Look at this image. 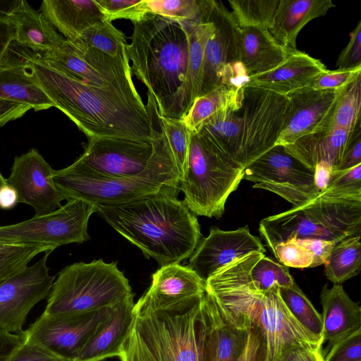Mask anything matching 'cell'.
Wrapping results in <instances>:
<instances>
[{"instance_id":"46","label":"cell","mask_w":361,"mask_h":361,"mask_svg":"<svg viewBox=\"0 0 361 361\" xmlns=\"http://www.w3.org/2000/svg\"><path fill=\"white\" fill-rule=\"evenodd\" d=\"M106 19L112 22L116 19H128L133 23L145 15L139 0H94Z\"/></svg>"},{"instance_id":"29","label":"cell","mask_w":361,"mask_h":361,"mask_svg":"<svg viewBox=\"0 0 361 361\" xmlns=\"http://www.w3.org/2000/svg\"><path fill=\"white\" fill-rule=\"evenodd\" d=\"M294 50L279 43L268 30L240 28V61L250 78L277 68Z\"/></svg>"},{"instance_id":"43","label":"cell","mask_w":361,"mask_h":361,"mask_svg":"<svg viewBox=\"0 0 361 361\" xmlns=\"http://www.w3.org/2000/svg\"><path fill=\"white\" fill-rule=\"evenodd\" d=\"M54 250L43 245H10L0 250V283L27 267L38 254Z\"/></svg>"},{"instance_id":"49","label":"cell","mask_w":361,"mask_h":361,"mask_svg":"<svg viewBox=\"0 0 361 361\" xmlns=\"http://www.w3.org/2000/svg\"><path fill=\"white\" fill-rule=\"evenodd\" d=\"M350 40L338 55L336 67L339 69L361 66V21L349 34Z\"/></svg>"},{"instance_id":"35","label":"cell","mask_w":361,"mask_h":361,"mask_svg":"<svg viewBox=\"0 0 361 361\" xmlns=\"http://www.w3.org/2000/svg\"><path fill=\"white\" fill-rule=\"evenodd\" d=\"M361 268L360 235L345 238L331 250L324 272L334 284H341L355 276Z\"/></svg>"},{"instance_id":"33","label":"cell","mask_w":361,"mask_h":361,"mask_svg":"<svg viewBox=\"0 0 361 361\" xmlns=\"http://www.w3.org/2000/svg\"><path fill=\"white\" fill-rule=\"evenodd\" d=\"M240 109L230 108L217 114L196 133L238 165L242 129Z\"/></svg>"},{"instance_id":"9","label":"cell","mask_w":361,"mask_h":361,"mask_svg":"<svg viewBox=\"0 0 361 361\" xmlns=\"http://www.w3.org/2000/svg\"><path fill=\"white\" fill-rule=\"evenodd\" d=\"M243 179V169L197 134H191L179 189L195 215L220 218L228 196Z\"/></svg>"},{"instance_id":"21","label":"cell","mask_w":361,"mask_h":361,"mask_svg":"<svg viewBox=\"0 0 361 361\" xmlns=\"http://www.w3.org/2000/svg\"><path fill=\"white\" fill-rule=\"evenodd\" d=\"M186 24L190 47L184 80L173 95L157 104L159 116L177 120L184 118L199 94L204 49L214 30L209 17L208 0H202L198 18Z\"/></svg>"},{"instance_id":"54","label":"cell","mask_w":361,"mask_h":361,"mask_svg":"<svg viewBox=\"0 0 361 361\" xmlns=\"http://www.w3.org/2000/svg\"><path fill=\"white\" fill-rule=\"evenodd\" d=\"M21 333L15 334L0 330V361H10L13 353L22 342Z\"/></svg>"},{"instance_id":"53","label":"cell","mask_w":361,"mask_h":361,"mask_svg":"<svg viewBox=\"0 0 361 361\" xmlns=\"http://www.w3.org/2000/svg\"><path fill=\"white\" fill-rule=\"evenodd\" d=\"M30 109L27 104L0 99V126L19 118Z\"/></svg>"},{"instance_id":"24","label":"cell","mask_w":361,"mask_h":361,"mask_svg":"<svg viewBox=\"0 0 361 361\" xmlns=\"http://www.w3.org/2000/svg\"><path fill=\"white\" fill-rule=\"evenodd\" d=\"M322 305V336L327 346L324 354L334 345L361 330V307L353 301L341 284L331 288L324 285L320 293Z\"/></svg>"},{"instance_id":"6","label":"cell","mask_w":361,"mask_h":361,"mask_svg":"<svg viewBox=\"0 0 361 361\" xmlns=\"http://www.w3.org/2000/svg\"><path fill=\"white\" fill-rule=\"evenodd\" d=\"M153 153L139 174L125 178H106L74 172L66 168L54 171L53 179L65 200L81 199L97 205L126 203L179 183L173 157L161 131L152 141Z\"/></svg>"},{"instance_id":"18","label":"cell","mask_w":361,"mask_h":361,"mask_svg":"<svg viewBox=\"0 0 361 361\" xmlns=\"http://www.w3.org/2000/svg\"><path fill=\"white\" fill-rule=\"evenodd\" d=\"M343 90H319L310 85L286 94L287 117L276 145L286 146L303 136L330 130Z\"/></svg>"},{"instance_id":"4","label":"cell","mask_w":361,"mask_h":361,"mask_svg":"<svg viewBox=\"0 0 361 361\" xmlns=\"http://www.w3.org/2000/svg\"><path fill=\"white\" fill-rule=\"evenodd\" d=\"M202 297L171 310L135 303L120 361H202Z\"/></svg>"},{"instance_id":"16","label":"cell","mask_w":361,"mask_h":361,"mask_svg":"<svg viewBox=\"0 0 361 361\" xmlns=\"http://www.w3.org/2000/svg\"><path fill=\"white\" fill-rule=\"evenodd\" d=\"M88 140L82 154L67 170L99 177H130L147 167L153 153L152 142L116 137Z\"/></svg>"},{"instance_id":"50","label":"cell","mask_w":361,"mask_h":361,"mask_svg":"<svg viewBox=\"0 0 361 361\" xmlns=\"http://www.w3.org/2000/svg\"><path fill=\"white\" fill-rule=\"evenodd\" d=\"M295 242L310 250L313 255V261L310 268L325 264L331 255V250L337 243L334 240L319 238H292Z\"/></svg>"},{"instance_id":"58","label":"cell","mask_w":361,"mask_h":361,"mask_svg":"<svg viewBox=\"0 0 361 361\" xmlns=\"http://www.w3.org/2000/svg\"><path fill=\"white\" fill-rule=\"evenodd\" d=\"M286 361H324L322 350L305 349L296 351Z\"/></svg>"},{"instance_id":"10","label":"cell","mask_w":361,"mask_h":361,"mask_svg":"<svg viewBox=\"0 0 361 361\" xmlns=\"http://www.w3.org/2000/svg\"><path fill=\"white\" fill-rule=\"evenodd\" d=\"M35 56L70 78L91 87L140 99L132 80L126 51L112 57L64 38L55 49Z\"/></svg>"},{"instance_id":"8","label":"cell","mask_w":361,"mask_h":361,"mask_svg":"<svg viewBox=\"0 0 361 361\" xmlns=\"http://www.w3.org/2000/svg\"><path fill=\"white\" fill-rule=\"evenodd\" d=\"M133 293L128 279L116 262L102 259L64 267L54 281L46 315L81 314L113 307Z\"/></svg>"},{"instance_id":"60","label":"cell","mask_w":361,"mask_h":361,"mask_svg":"<svg viewBox=\"0 0 361 361\" xmlns=\"http://www.w3.org/2000/svg\"><path fill=\"white\" fill-rule=\"evenodd\" d=\"M6 184V179L1 175L0 172V188Z\"/></svg>"},{"instance_id":"34","label":"cell","mask_w":361,"mask_h":361,"mask_svg":"<svg viewBox=\"0 0 361 361\" xmlns=\"http://www.w3.org/2000/svg\"><path fill=\"white\" fill-rule=\"evenodd\" d=\"M243 90L220 85L211 92L197 97L182 121L191 134L197 133L217 114L230 108L240 109Z\"/></svg>"},{"instance_id":"13","label":"cell","mask_w":361,"mask_h":361,"mask_svg":"<svg viewBox=\"0 0 361 361\" xmlns=\"http://www.w3.org/2000/svg\"><path fill=\"white\" fill-rule=\"evenodd\" d=\"M288 110L286 95L256 87H244L238 158V164L243 170L276 145Z\"/></svg>"},{"instance_id":"14","label":"cell","mask_w":361,"mask_h":361,"mask_svg":"<svg viewBox=\"0 0 361 361\" xmlns=\"http://www.w3.org/2000/svg\"><path fill=\"white\" fill-rule=\"evenodd\" d=\"M243 179L254 188L272 192L294 207L308 202L320 194L314 183V171L275 145L243 170Z\"/></svg>"},{"instance_id":"19","label":"cell","mask_w":361,"mask_h":361,"mask_svg":"<svg viewBox=\"0 0 361 361\" xmlns=\"http://www.w3.org/2000/svg\"><path fill=\"white\" fill-rule=\"evenodd\" d=\"M54 171L36 149L14 159L6 183L17 192L18 202L31 206L35 216L51 213L65 200L54 183Z\"/></svg>"},{"instance_id":"31","label":"cell","mask_w":361,"mask_h":361,"mask_svg":"<svg viewBox=\"0 0 361 361\" xmlns=\"http://www.w3.org/2000/svg\"><path fill=\"white\" fill-rule=\"evenodd\" d=\"M334 6L331 0H279L269 31L282 45L296 49V39L303 27Z\"/></svg>"},{"instance_id":"30","label":"cell","mask_w":361,"mask_h":361,"mask_svg":"<svg viewBox=\"0 0 361 361\" xmlns=\"http://www.w3.org/2000/svg\"><path fill=\"white\" fill-rule=\"evenodd\" d=\"M41 11L68 41L89 27L107 20L94 0H44Z\"/></svg>"},{"instance_id":"56","label":"cell","mask_w":361,"mask_h":361,"mask_svg":"<svg viewBox=\"0 0 361 361\" xmlns=\"http://www.w3.org/2000/svg\"><path fill=\"white\" fill-rule=\"evenodd\" d=\"M16 30L10 20L0 19V61L8 52L11 42L15 39Z\"/></svg>"},{"instance_id":"59","label":"cell","mask_w":361,"mask_h":361,"mask_svg":"<svg viewBox=\"0 0 361 361\" xmlns=\"http://www.w3.org/2000/svg\"><path fill=\"white\" fill-rule=\"evenodd\" d=\"M20 0L0 1V19L9 20L12 13L20 4Z\"/></svg>"},{"instance_id":"17","label":"cell","mask_w":361,"mask_h":361,"mask_svg":"<svg viewBox=\"0 0 361 361\" xmlns=\"http://www.w3.org/2000/svg\"><path fill=\"white\" fill-rule=\"evenodd\" d=\"M52 252L0 283V330L20 334L29 312L47 298L56 278L47 267Z\"/></svg>"},{"instance_id":"25","label":"cell","mask_w":361,"mask_h":361,"mask_svg":"<svg viewBox=\"0 0 361 361\" xmlns=\"http://www.w3.org/2000/svg\"><path fill=\"white\" fill-rule=\"evenodd\" d=\"M134 294L126 296L112 308L108 319L89 339L74 361H102L118 357L133 324Z\"/></svg>"},{"instance_id":"40","label":"cell","mask_w":361,"mask_h":361,"mask_svg":"<svg viewBox=\"0 0 361 361\" xmlns=\"http://www.w3.org/2000/svg\"><path fill=\"white\" fill-rule=\"evenodd\" d=\"M156 115L162 133L175 162L179 181L183 176L189 152L191 133L182 120Z\"/></svg>"},{"instance_id":"41","label":"cell","mask_w":361,"mask_h":361,"mask_svg":"<svg viewBox=\"0 0 361 361\" xmlns=\"http://www.w3.org/2000/svg\"><path fill=\"white\" fill-rule=\"evenodd\" d=\"M361 75L341 92L335 109L333 127L354 131L360 126Z\"/></svg>"},{"instance_id":"62","label":"cell","mask_w":361,"mask_h":361,"mask_svg":"<svg viewBox=\"0 0 361 361\" xmlns=\"http://www.w3.org/2000/svg\"><path fill=\"white\" fill-rule=\"evenodd\" d=\"M357 361H361V360H357Z\"/></svg>"},{"instance_id":"22","label":"cell","mask_w":361,"mask_h":361,"mask_svg":"<svg viewBox=\"0 0 361 361\" xmlns=\"http://www.w3.org/2000/svg\"><path fill=\"white\" fill-rule=\"evenodd\" d=\"M252 252H266L261 240L251 234L248 226L233 231L210 228L191 255L187 265L204 281L238 258Z\"/></svg>"},{"instance_id":"61","label":"cell","mask_w":361,"mask_h":361,"mask_svg":"<svg viewBox=\"0 0 361 361\" xmlns=\"http://www.w3.org/2000/svg\"><path fill=\"white\" fill-rule=\"evenodd\" d=\"M8 245H10L4 244V243H2L0 242V250L3 249Z\"/></svg>"},{"instance_id":"36","label":"cell","mask_w":361,"mask_h":361,"mask_svg":"<svg viewBox=\"0 0 361 361\" xmlns=\"http://www.w3.org/2000/svg\"><path fill=\"white\" fill-rule=\"evenodd\" d=\"M280 295L293 317L322 344V315L295 282L288 287L279 288Z\"/></svg>"},{"instance_id":"39","label":"cell","mask_w":361,"mask_h":361,"mask_svg":"<svg viewBox=\"0 0 361 361\" xmlns=\"http://www.w3.org/2000/svg\"><path fill=\"white\" fill-rule=\"evenodd\" d=\"M71 42L94 48L112 57L123 53L128 44L124 33L109 20L89 27L78 39Z\"/></svg>"},{"instance_id":"20","label":"cell","mask_w":361,"mask_h":361,"mask_svg":"<svg viewBox=\"0 0 361 361\" xmlns=\"http://www.w3.org/2000/svg\"><path fill=\"white\" fill-rule=\"evenodd\" d=\"M208 10L214 30L205 47L197 97L219 87L226 66L240 61V28L231 12L222 2L214 0H208Z\"/></svg>"},{"instance_id":"51","label":"cell","mask_w":361,"mask_h":361,"mask_svg":"<svg viewBox=\"0 0 361 361\" xmlns=\"http://www.w3.org/2000/svg\"><path fill=\"white\" fill-rule=\"evenodd\" d=\"M22 334V333H21ZM23 337V335H22ZM10 361H65L42 350L35 344L23 340Z\"/></svg>"},{"instance_id":"37","label":"cell","mask_w":361,"mask_h":361,"mask_svg":"<svg viewBox=\"0 0 361 361\" xmlns=\"http://www.w3.org/2000/svg\"><path fill=\"white\" fill-rule=\"evenodd\" d=\"M279 0H231V13L240 28L269 30Z\"/></svg>"},{"instance_id":"48","label":"cell","mask_w":361,"mask_h":361,"mask_svg":"<svg viewBox=\"0 0 361 361\" xmlns=\"http://www.w3.org/2000/svg\"><path fill=\"white\" fill-rule=\"evenodd\" d=\"M324 361L361 360V330L334 345L323 354Z\"/></svg>"},{"instance_id":"52","label":"cell","mask_w":361,"mask_h":361,"mask_svg":"<svg viewBox=\"0 0 361 361\" xmlns=\"http://www.w3.org/2000/svg\"><path fill=\"white\" fill-rule=\"evenodd\" d=\"M359 164H361L360 130L357 132L352 143L345 153L339 166L334 172L346 171Z\"/></svg>"},{"instance_id":"57","label":"cell","mask_w":361,"mask_h":361,"mask_svg":"<svg viewBox=\"0 0 361 361\" xmlns=\"http://www.w3.org/2000/svg\"><path fill=\"white\" fill-rule=\"evenodd\" d=\"M18 203L16 190L7 183L0 188V208L11 209Z\"/></svg>"},{"instance_id":"11","label":"cell","mask_w":361,"mask_h":361,"mask_svg":"<svg viewBox=\"0 0 361 361\" xmlns=\"http://www.w3.org/2000/svg\"><path fill=\"white\" fill-rule=\"evenodd\" d=\"M200 310L202 361H268L267 339L257 325L228 317L207 291Z\"/></svg>"},{"instance_id":"23","label":"cell","mask_w":361,"mask_h":361,"mask_svg":"<svg viewBox=\"0 0 361 361\" xmlns=\"http://www.w3.org/2000/svg\"><path fill=\"white\" fill-rule=\"evenodd\" d=\"M206 293V282L188 266L171 264L152 274L150 287L136 302L154 310L180 307Z\"/></svg>"},{"instance_id":"15","label":"cell","mask_w":361,"mask_h":361,"mask_svg":"<svg viewBox=\"0 0 361 361\" xmlns=\"http://www.w3.org/2000/svg\"><path fill=\"white\" fill-rule=\"evenodd\" d=\"M113 307L73 314H42L22 331L25 340L65 361H74Z\"/></svg>"},{"instance_id":"32","label":"cell","mask_w":361,"mask_h":361,"mask_svg":"<svg viewBox=\"0 0 361 361\" xmlns=\"http://www.w3.org/2000/svg\"><path fill=\"white\" fill-rule=\"evenodd\" d=\"M9 20L16 30L15 41L38 53L56 48L64 37L41 12L20 0Z\"/></svg>"},{"instance_id":"1","label":"cell","mask_w":361,"mask_h":361,"mask_svg":"<svg viewBox=\"0 0 361 361\" xmlns=\"http://www.w3.org/2000/svg\"><path fill=\"white\" fill-rule=\"evenodd\" d=\"M23 59L53 102L88 137H116L152 142L157 130L147 102L78 82L35 54Z\"/></svg>"},{"instance_id":"38","label":"cell","mask_w":361,"mask_h":361,"mask_svg":"<svg viewBox=\"0 0 361 361\" xmlns=\"http://www.w3.org/2000/svg\"><path fill=\"white\" fill-rule=\"evenodd\" d=\"M249 276L254 287L261 291L268 290L275 285L288 287L295 282L288 267L260 252H252Z\"/></svg>"},{"instance_id":"55","label":"cell","mask_w":361,"mask_h":361,"mask_svg":"<svg viewBox=\"0 0 361 361\" xmlns=\"http://www.w3.org/2000/svg\"><path fill=\"white\" fill-rule=\"evenodd\" d=\"M334 176L332 166L326 161L317 163L314 169V183L317 190L321 194L328 187Z\"/></svg>"},{"instance_id":"12","label":"cell","mask_w":361,"mask_h":361,"mask_svg":"<svg viewBox=\"0 0 361 361\" xmlns=\"http://www.w3.org/2000/svg\"><path fill=\"white\" fill-rule=\"evenodd\" d=\"M97 205L69 199L56 211L14 224L0 226V242L7 245H43L53 249L90 239L88 221Z\"/></svg>"},{"instance_id":"28","label":"cell","mask_w":361,"mask_h":361,"mask_svg":"<svg viewBox=\"0 0 361 361\" xmlns=\"http://www.w3.org/2000/svg\"><path fill=\"white\" fill-rule=\"evenodd\" d=\"M0 99L27 104L35 111L54 107L24 59L8 54L0 61Z\"/></svg>"},{"instance_id":"7","label":"cell","mask_w":361,"mask_h":361,"mask_svg":"<svg viewBox=\"0 0 361 361\" xmlns=\"http://www.w3.org/2000/svg\"><path fill=\"white\" fill-rule=\"evenodd\" d=\"M271 250L292 238L341 240L361 234V202L326 199L319 195L303 204L265 217L259 226Z\"/></svg>"},{"instance_id":"27","label":"cell","mask_w":361,"mask_h":361,"mask_svg":"<svg viewBox=\"0 0 361 361\" xmlns=\"http://www.w3.org/2000/svg\"><path fill=\"white\" fill-rule=\"evenodd\" d=\"M360 130V126L354 131L332 127L324 132L303 136L283 147L313 171L317 163L326 161L335 171Z\"/></svg>"},{"instance_id":"42","label":"cell","mask_w":361,"mask_h":361,"mask_svg":"<svg viewBox=\"0 0 361 361\" xmlns=\"http://www.w3.org/2000/svg\"><path fill=\"white\" fill-rule=\"evenodd\" d=\"M202 3V0H142L140 6L145 15L185 23L198 18Z\"/></svg>"},{"instance_id":"45","label":"cell","mask_w":361,"mask_h":361,"mask_svg":"<svg viewBox=\"0 0 361 361\" xmlns=\"http://www.w3.org/2000/svg\"><path fill=\"white\" fill-rule=\"evenodd\" d=\"M280 264L296 269L310 268L313 255L293 239L279 243L270 250Z\"/></svg>"},{"instance_id":"44","label":"cell","mask_w":361,"mask_h":361,"mask_svg":"<svg viewBox=\"0 0 361 361\" xmlns=\"http://www.w3.org/2000/svg\"><path fill=\"white\" fill-rule=\"evenodd\" d=\"M319 195L326 199L361 202V164L334 172L329 185Z\"/></svg>"},{"instance_id":"26","label":"cell","mask_w":361,"mask_h":361,"mask_svg":"<svg viewBox=\"0 0 361 361\" xmlns=\"http://www.w3.org/2000/svg\"><path fill=\"white\" fill-rule=\"evenodd\" d=\"M326 66L319 59L298 49L277 68L249 78L246 86L256 87L286 95L310 86Z\"/></svg>"},{"instance_id":"47","label":"cell","mask_w":361,"mask_h":361,"mask_svg":"<svg viewBox=\"0 0 361 361\" xmlns=\"http://www.w3.org/2000/svg\"><path fill=\"white\" fill-rule=\"evenodd\" d=\"M360 75L361 66L333 71L326 69L314 78L311 86L319 90H342Z\"/></svg>"},{"instance_id":"2","label":"cell","mask_w":361,"mask_h":361,"mask_svg":"<svg viewBox=\"0 0 361 361\" xmlns=\"http://www.w3.org/2000/svg\"><path fill=\"white\" fill-rule=\"evenodd\" d=\"M179 183L116 205H97V214L161 267L179 264L202 235L195 215L178 199Z\"/></svg>"},{"instance_id":"5","label":"cell","mask_w":361,"mask_h":361,"mask_svg":"<svg viewBox=\"0 0 361 361\" xmlns=\"http://www.w3.org/2000/svg\"><path fill=\"white\" fill-rule=\"evenodd\" d=\"M133 23L131 42L126 45L131 73L158 104L184 80L190 47L187 24L153 14Z\"/></svg>"},{"instance_id":"3","label":"cell","mask_w":361,"mask_h":361,"mask_svg":"<svg viewBox=\"0 0 361 361\" xmlns=\"http://www.w3.org/2000/svg\"><path fill=\"white\" fill-rule=\"evenodd\" d=\"M252 252L216 271L206 281V291L228 317L261 329L267 342L268 361H286L300 350H322V343L287 308L278 285L266 291L254 287L249 276Z\"/></svg>"}]
</instances>
